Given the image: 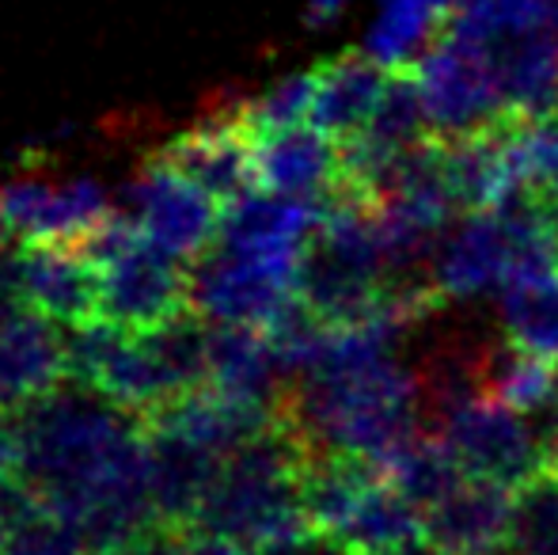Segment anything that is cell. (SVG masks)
Wrapping results in <instances>:
<instances>
[{"label":"cell","instance_id":"6da1fadb","mask_svg":"<svg viewBox=\"0 0 558 555\" xmlns=\"http://www.w3.org/2000/svg\"><path fill=\"white\" fill-rule=\"evenodd\" d=\"M15 480L88 555L122 552L156 526L141 419L88 385H61L12 415Z\"/></svg>","mask_w":558,"mask_h":555},{"label":"cell","instance_id":"7a4b0ae2","mask_svg":"<svg viewBox=\"0 0 558 555\" xmlns=\"http://www.w3.org/2000/svg\"><path fill=\"white\" fill-rule=\"evenodd\" d=\"M209 335L194 309L153 331L92 319L65 335L69 381L141 419L209 385Z\"/></svg>","mask_w":558,"mask_h":555},{"label":"cell","instance_id":"3957f363","mask_svg":"<svg viewBox=\"0 0 558 555\" xmlns=\"http://www.w3.org/2000/svg\"><path fill=\"white\" fill-rule=\"evenodd\" d=\"M308 457L312 449L304 434L278 411L263 434L225 457L194 526L240 544L247 555L316 536L304 514Z\"/></svg>","mask_w":558,"mask_h":555},{"label":"cell","instance_id":"277c9868","mask_svg":"<svg viewBox=\"0 0 558 555\" xmlns=\"http://www.w3.org/2000/svg\"><path fill=\"white\" fill-rule=\"evenodd\" d=\"M81 248L96 263L99 319L125 331H153L191 312V270L153 244L133 217L111 214Z\"/></svg>","mask_w":558,"mask_h":555},{"label":"cell","instance_id":"5b68a950","mask_svg":"<svg viewBox=\"0 0 558 555\" xmlns=\"http://www.w3.org/2000/svg\"><path fill=\"white\" fill-rule=\"evenodd\" d=\"M304 252H263L217 240L191 267V309L209 324L270 331L296 301Z\"/></svg>","mask_w":558,"mask_h":555},{"label":"cell","instance_id":"8992f818","mask_svg":"<svg viewBox=\"0 0 558 555\" xmlns=\"http://www.w3.org/2000/svg\"><path fill=\"white\" fill-rule=\"evenodd\" d=\"M414 76H418L434 137L478 134V130H494L501 122L517 119L501 99L486 50L475 38L448 27V23L418 58Z\"/></svg>","mask_w":558,"mask_h":555},{"label":"cell","instance_id":"52a82bcc","mask_svg":"<svg viewBox=\"0 0 558 555\" xmlns=\"http://www.w3.org/2000/svg\"><path fill=\"white\" fill-rule=\"evenodd\" d=\"M429 430L452 449L463 472L498 483L513 495L539 472H547V445L539 426H532L521 411L506 408L490 396L460 403Z\"/></svg>","mask_w":558,"mask_h":555},{"label":"cell","instance_id":"ba28073f","mask_svg":"<svg viewBox=\"0 0 558 555\" xmlns=\"http://www.w3.org/2000/svg\"><path fill=\"white\" fill-rule=\"evenodd\" d=\"M133 198V221L145 229L153 244L171 252L175 260H198L221 237L225 206L209 198L206 191L179 176L160 156H148L145 168L137 171L130 186Z\"/></svg>","mask_w":558,"mask_h":555},{"label":"cell","instance_id":"9c48e42d","mask_svg":"<svg viewBox=\"0 0 558 555\" xmlns=\"http://www.w3.org/2000/svg\"><path fill=\"white\" fill-rule=\"evenodd\" d=\"M0 214L15 244H84L111 217V206L88 176L65 183L12 179L0 191Z\"/></svg>","mask_w":558,"mask_h":555},{"label":"cell","instance_id":"30bf717a","mask_svg":"<svg viewBox=\"0 0 558 555\" xmlns=\"http://www.w3.org/2000/svg\"><path fill=\"white\" fill-rule=\"evenodd\" d=\"M156 156L221 206H232L258 186L255 137L243 126L240 107H232L228 114H214V119L191 126L186 134L171 137Z\"/></svg>","mask_w":558,"mask_h":555},{"label":"cell","instance_id":"8fae6325","mask_svg":"<svg viewBox=\"0 0 558 555\" xmlns=\"http://www.w3.org/2000/svg\"><path fill=\"white\" fill-rule=\"evenodd\" d=\"M69 381V342L23 301L0 304V411L15 415Z\"/></svg>","mask_w":558,"mask_h":555},{"label":"cell","instance_id":"7c38bea8","mask_svg":"<svg viewBox=\"0 0 558 555\" xmlns=\"http://www.w3.org/2000/svg\"><path fill=\"white\" fill-rule=\"evenodd\" d=\"M15 278L23 304L65 331L99 319L96 263L81 244H15Z\"/></svg>","mask_w":558,"mask_h":555},{"label":"cell","instance_id":"4fadbf2b","mask_svg":"<svg viewBox=\"0 0 558 555\" xmlns=\"http://www.w3.org/2000/svg\"><path fill=\"white\" fill-rule=\"evenodd\" d=\"M422 536L445 555H501L513 536V491L463 475L422 510Z\"/></svg>","mask_w":558,"mask_h":555},{"label":"cell","instance_id":"5bb4252c","mask_svg":"<svg viewBox=\"0 0 558 555\" xmlns=\"http://www.w3.org/2000/svg\"><path fill=\"white\" fill-rule=\"evenodd\" d=\"M289 370L263 327L217 324L209 335V388L258 411H278L289 396Z\"/></svg>","mask_w":558,"mask_h":555},{"label":"cell","instance_id":"9a60e30c","mask_svg":"<svg viewBox=\"0 0 558 555\" xmlns=\"http://www.w3.org/2000/svg\"><path fill=\"white\" fill-rule=\"evenodd\" d=\"M478 46L486 50L501 99L517 119L547 111L558 99V38L551 27L501 31Z\"/></svg>","mask_w":558,"mask_h":555},{"label":"cell","instance_id":"2e32d148","mask_svg":"<svg viewBox=\"0 0 558 555\" xmlns=\"http://www.w3.org/2000/svg\"><path fill=\"white\" fill-rule=\"evenodd\" d=\"M258 186L296 198H327L342 179L338 141L316 126H289L255 137Z\"/></svg>","mask_w":558,"mask_h":555},{"label":"cell","instance_id":"e0dca14e","mask_svg":"<svg viewBox=\"0 0 558 555\" xmlns=\"http://www.w3.org/2000/svg\"><path fill=\"white\" fill-rule=\"evenodd\" d=\"M388 69L373 61L365 50L335 53L316 65V99H312V126L324 130L335 141H350L368 126L376 114L384 88H388Z\"/></svg>","mask_w":558,"mask_h":555},{"label":"cell","instance_id":"ac0fdd59","mask_svg":"<svg viewBox=\"0 0 558 555\" xmlns=\"http://www.w3.org/2000/svg\"><path fill=\"white\" fill-rule=\"evenodd\" d=\"M478 381H483V396L521 415L551 411L558 403V362L513 339L478 347Z\"/></svg>","mask_w":558,"mask_h":555},{"label":"cell","instance_id":"d6986e66","mask_svg":"<svg viewBox=\"0 0 558 555\" xmlns=\"http://www.w3.org/2000/svg\"><path fill=\"white\" fill-rule=\"evenodd\" d=\"M422 536V510L403 495L399 487H391L384 475H376L361 498L353 503L350 518L342 521V529L331 536L342 548L357 555H388L399 544L418 541Z\"/></svg>","mask_w":558,"mask_h":555},{"label":"cell","instance_id":"ffe728a7","mask_svg":"<svg viewBox=\"0 0 558 555\" xmlns=\"http://www.w3.org/2000/svg\"><path fill=\"white\" fill-rule=\"evenodd\" d=\"M441 23L445 20L434 0H384L365 35V53L380 61L388 73H403L418 65Z\"/></svg>","mask_w":558,"mask_h":555},{"label":"cell","instance_id":"44dd1931","mask_svg":"<svg viewBox=\"0 0 558 555\" xmlns=\"http://www.w3.org/2000/svg\"><path fill=\"white\" fill-rule=\"evenodd\" d=\"M380 475L391 487L403 491L418 510H426L437 498H445L468 472H463L460 460L452 457V449H448L434 430H422V434H414L411 442H403L384 460Z\"/></svg>","mask_w":558,"mask_h":555},{"label":"cell","instance_id":"7402d4cb","mask_svg":"<svg viewBox=\"0 0 558 555\" xmlns=\"http://www.w3.org/2000/svg\"><path fill=\"white\" fill-rule=\"evenodd\" d=\"M506 339L558 362V275L501 289Z\"/></svg>","mask_w":558,"mask_h":555},{"label":"cell","instance_id":"603a6c76","mask_svg":"<svg viewBox=\"0 0 558 555\" xmlns=\"http://www.w3.org/2000/svg\"><path fill=\"white\" fill-rule=\"evenodd\" d=\"M509 555H558V468L539 472L513 495Z\"/></svg>","mask_w":558,"mask_h":555},{"label":"cell","instance_id":"cb8c5ba5","mask_svg":"<svg viewBox=\"0 0 558 555\" xmlns=\"http://www.w3.org/2000/svg\"><path fill=\"white\" fill-rule=\"evenodd\" d=\"M509 145H513L517 176H521L524 194L558 191V99L547 111L513 119Z\"/></svg>","mask_w":558,"mask_h":555},{"label":"cell","instance_id":"d4e9b609","mask_svg":"<svg viewBox=\"0 0 558 555\" xmlns=\"http://www.w3.org/2000/svg\"><path fill=\"white\" fill-rule=\"evenodd\" d=\"M312 99H316V69L281 76L263 96L240 104V119L251 130V137H263L274 134V130L301 126L304 119H312Z\"/></svg>","mask_w":558,"mask_h":555},{"label":"cell","instance_id":"484cf974","mask_svg":"<svg viewBox=\"0 0 558 555\" xmlns=\"http://www.w3.org/2000/svg\"><path fill=\"white\" fill-rule=\"evenodd\" d=\"M125 555H247L240 544L225 541V536L209 533L202 526H171V521H156L148 526Z\"/></svg>","mask_w":558,"mask_h":555},{"label":"cell","instance_id":"4316f807","mask_svg":"<svg viewBox=\"0 0 558 555\" xmlns=\"http://www.w3.org/2000/svg\"><path fill=\"white\" fill-rule=\"evenodd\" d=\"M0 555H88V548H84L81 536L69 526H61L50 514L35 510L12 529Z\"/></svg>","mask_w":558,"mask_h":555},{"label":"cell","instance_id":"83f0119b","mask_svg":"<svg viewBox=\"0 0 558 555\" xmlns=\"http://www.w3.org/2000/svg\"><path fill=\"white\" fill-rule=\"evenodd\" d=\"M35 510H38L35 498H31L27 487L15 480V472L0 475V548H4V541L12 536V529Z\"/></svg>","mask_w":558,"mask_h":555},{"label":"cell","instance_id":"f1b7e54d","mask_svg":"<svg viewBox=\"0 0 558 555\" xmlns=\"http://www.w3.org/2000/svg\"><path fill=\"white\" fill-rule=\"evenodd\" d=\"M263 555H357V552L342 548V544L327 541V536H308V541H301V544H286V548H274Z\"/></svg>","mask_w":558,"mask_h":555},{"label":"cell","instance_id":"f546056e","mask_svg":"<svg viewBox=\"0 0 558 555\" xmlns=\"http://www.w3.org/2000/svg\"><path fill=\"white\" fill-rule=\"evenodd\" d=\"M345 4H353V0H308V23L312 27H319V23L335 20Z\"/></svg>","mask_w":558,"mask_h":555},{"label":"cell","instance_id":"4dcf8cb0","mask_svg":"<svg viewBox=\"0 0 558 555\" xmlns=\"http://www.w3.org/2000/svg\"><path fill=\"white\" fill-rule=\"evenodd\" d=\"M388 555H445V552L437 548L434 541H426V536H418V541L399 544V548H396V552H388Z\"/></svg>","mask_w":558,"mask_h":555},{"label":"cell","instance_id":"1f68e13d","mask_svg":"<svg viewBox=\"0 0 558 555\" xmlns=\"http://www.w3.org/2000/svg\"><path fill=\"white\" fill-rule=\"evenodd\" d=\"M471 4H475V0H434V8L441 12V20H445V23H452L456 15L468 12Z\"/></svg>","mask_w":558,"mask_h":555},{"label":"cell","instance_id":"d6a6232c","mask_svg":"<svg viewBox=\"0 0 558 555\" xmlns=\"http://www.w3.org/2000/svg\"><path fill=\"white\" fill-rule=\"evenodd\" d=\"M551 31H555V38H558V0H551Z\"/></svg>","mask_w":558,"mask_h":555},{"label":"cell","instance_id":"836d02e7","mask_svg":"<svg viewBox=\"0 0 558 555\" xmlns=\"http://www.w3.org/2000/svg\"><path fill=\"white\" fill-rule=\"evenodd\" d=\"M4 232H8V225H4V214H0V237H4Z\"/></svg>","mask_w":558,"mask_h":555},{"label":"cell","instance_id":"e575fe53","mask_svg":"<svg viewBox=\"0 0 558 555\" xmlns=\"http://www.w3.org/2000/svg\"><path fill=\"white\" fill-rule=\"evenodd\" d=\"M99 555H125V552H99Z\"/></svg>","mask_w":558,"mask_h":555},{"label":"cell","instance_id":"d590c367","mask_svg":"<svg viewBox=\"0 0 558 555\" xmlns=\"http://www.w3.org/2000/svg\"><path fill=\"white\" fill-rule=\"evenodd\" d=\"M501 555H506V552H501Z\"/></svg>","mask_w":558,"mask_h":555}]
</instances>
